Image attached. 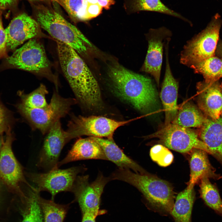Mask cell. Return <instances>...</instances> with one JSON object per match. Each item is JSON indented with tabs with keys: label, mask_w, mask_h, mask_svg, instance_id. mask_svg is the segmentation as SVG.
<instances>
[{
	"label": "cell",
	"mask_w": 222,
	"mask_h": 222,
	"mask_svg": "<svg viewBox=\"0 0 222 222\" xmlns=\"http://www.w3.org/2000/svg\"><path fill=\"white\" fill-rule=\"evenodd\" d=\"M7 67H14L48 76L45 72L50 66L44 47L35 38L30 39L6 60Z\"/></svg>",
	"instance_id": "8fae6325"
},
{
	"label": "cell",
	"mask_w": 222,
	"mask_h": 222,
	"mask_svg": "<svg viewBox=\"0 0 222 222\" xmlns=\"http://www.w3.org/2000/svg\"><path fill=\"white\" fill-rule=\"evenodd\" d=\"M2 145V141L1 142V141L0 140V151H1V146Z\"/></svg>",
	"instance_id": "f35d334b"
},
{
	"label": "cell",
	"mask_w": 222,
	"mask_h": 222,
	"mask_svg": "<svg viewBox=\"0 0 222 222\" xmlns=\"http://www.w3.org/2000/svg\"><path fill=\"white\" fill-rule=\"evenodd\" d=\"M48 91L43 84H41L36 89L28 94L22 92L19 93L21 102L19 104L22 106L28 109L41 108L48 105L46 98Z\"/></svg>",
	"instance_id": "f1b7e54d"
},
{
	"label": "cell",
	"mask_w": 222,
	"mask_h": 222,
	"mask_svg": "<svg viewBox=\"0 0 222 222\" xmlns=\"http://www.w3.org/2000/svg\"><path fill=\"white\" fill-rule=\"evenodd\" d=\"M0 181H1V179H0Z\"/></svg>",
	"instance_id": "60d3db41"
},
{
	"label": "cell",
	"mask_w": 222,
	"mask_h": 222,
	"mask_svg": "<svg viewBox=\"0 0 222 222\" xmlns=\"http://www.w3.org/2000/svg\"><path fill=\"white\" fill-rule=\"evenodd\" d=\"M2 11H0V59L7 58L6 37L2 20Z\"/></svg>",
	"instance_id": "d6a6232c"
},
{
	"label": "cell",
	"mask_w": 222,
	"mask_h": 222,
	"mask_svg": "<svg viewBox=\"0 0 222 222\" xmlns=\"http://www.w3.org/2000/svg\"><path fill=\"white\" fill-rule=\"evenodd\" d=\"M131 9L134 12L147 11L165 14L179 18L190 24L191 23L189 20L169 8L160 0H132Z\"/></svg>",
	"instance_id": "83f0119b"
},
{
	"label": "cell",
	"mask_w": 222,
	"mask_h": 222,
	"mask_svg": "<svg viewBox=\"0 0 222 222\" xmlns=\"http://www.w3.org/2000/svg\"><path fill=\"white\" fill-rule=\"evenodd\" d=\"M0 11H2H2L0 9Z\"/></svg>",
	"instance_id": "ab89813d"
},
{
	"label": "cell",
	"mask_w": 222,
	"mask_h": 222,
	"mask_svg": "<svg viewBox=\"0 0 222 222\" xmlns=\"http://www.w3.org/2000/svg\"><path fill=\"white\" fill-rule=\"evenodd\" d=\"M70 116L66 130L70 140L84 135L113 140L114 133L118 128L134 120L118 121L102 116L85 117L73 113Z\"/></svg>",
	"instance_id": "52a82bcc"
},
{
	"label": "cell",
	"mask_w": 222,
	"mask_h": 222,
	"mask_svg": "<svg viewBox=\"0 0 222 222\" xmlns=\"http://www.w3.org/2000/svg\"><path fill=\"white\" fill-rule=\"evenodd\" d=\"M34 6L35 20L56 40L70 46L79 53L86 51L87 45L92 46L78 29L59 13L43 5Z\"/></svg>",
	"instance_id": "277c9868"
},
{
	"label": "cell",
	"mask_w": 222,
	"mask_h": 222,
	"mask_svg": "<svg viewBox=\"0 0 222 222\" xmlns=\"http://www.w3.org/2000/svg\"><path fill=\"white\" fill-rule=\"evenodd\" d=\"M77 102L74 98L62 97L56 89L53 91L50 103L46 107L28 109L19 104L18 108L32 130H38L45 135L56 122L69 113L72 106Z\"/></svg>",
	"instance_id": "5b68a950"
},
{
	"label": "cell",
	"mask_w": 222,
	"mask_h": 222,
	"mask_svg": "<svg viewBox=\"0 0 222 222\" xmlns=\"http://www.w3.org/2000/svg\"><path fill=\"white\" fill-rule=\"evenodd\" d=\"M4 141L2 140L0 153V178L10 191L20 196L21 199L26 197L22 191L20 185L23 183L32 187L26 181L23 168L15 158L12 149L13 138L10 129L6 132Z\"/></svg>",
	"instance_id": "7c38bea8"
},
{
	"label": "cell",
	"mask_w": 222,
	"mask_h": 222,
	"mask_svg": "<svg viewBox=\"0 0 222 222\" xmlns=\"http://www.w3.org/2000/svg\"><path fill=\"white\" fill-rule=\"evenodd\" d=\"M46 134L37 166L48 171L58 167L61 151L70 140L60 120L54 123Z\"/></svg>",
	"instance_id": "4fadbf2b"
},
{
	"label": "cell",
	"mask_w": 222,
	"mask_h": 222,
	"mask_svg": "<svg viewBox=\"0 0 222 222\" xmlns=\"http://www.w3.org/2000/svg\"><path fill=\"white\" fill-rule=\"evenodd\" d=\"M86 170L84 166L65 169L56 167L46 173H29L27 175L36 185V188L39 192L47 191L51 195V199L54 200L55 196L59 193L72 192L77 175Z\"/></svg>",
	"instance_id": "9c48e42d"
},
{
	"label": "cell",
	"mask_w": 222,
	"mask_h": 222,
	"mask_svg": "<svg viewBox=\"0 0 222 222\" xmlns=\"http://www.w3.org/2000/svg\"><path fill=\"white\" fill-rule=\"evenodd\" d=\"M82 218L81 222H96V219L97 216L96 214L90 212H81Z\"/></svg>",
	"instance_id": "e575fe53"
},
{
	"label": "cell",
	"mask_w": 222,
	"mask_h": 222,
	"mask_svg": "<svg viewBox=\"0 0 222 222\" xmlns=\"http://www.w3.org/2000/svg\"><path fill=\"white\" fill-rule=\"evenodd\" d=\"M172 35L164 27L150 29L147 35L148 49L141 71L150 74L159 85L162 61L163 48L166 39Z\"/></svg>",
	"instance_id": "5bb4252c"
},
{
	"label": "cell",
	"mask_w": 222,
	"mask_h": 222,
	"mask_svg": "<svg viewBox=\"0 0 222 222\" xmlns=\"http://www.w3.org/2000/svg\"><path fill=\"white\" fill-rule=\"evenodd\" d=\"M167 148L160 144L154 146L150 149L151 158L160 166H168L173 160V154Z\"/></svg>",
	"instance_id": "f546056e"
},
{
	"label": "cell",
	"mask_w": 222,
	"mask_h": 222,
	"mask_svg": "<svg viewBox=\"0 0 222 222\" xmlns=\"http://www.w3.org/2000/svg\"><path fill=\"white\" fill-rule=\"evenodd\" d=\"M37 199L41 208L44 222H63L69 208V204H56L52 200L41 197L38 193Z\"/></svg>",
	"instance_id": "484cf974"
},
{
	"label": "cell",
	"mask_w": 222,
	"mask_h": 222,
	"mask_svg": "<svg viewBox=\"0 0 222 222\" xmlns=\"http://www.w3.org/2000/svg\"><path fill=\"white\" fill-rule=\"evenodd\" d=\"M169 42L165 44L166 68L160 97L165 112V125L171 123L177 113V105L178 82L171 72L168 59Z\"/></svg>",
	"instance_id": "e0dca14e"
},
{
	"label": "cell",
	"mask_w": 222,
	"mask_h": 222,
	"mask_svg": "<svg viewBox=\"0 0 222 222\" xmlns=\"http://www.w3.org/2000/svg\"><path fill=\"white\" fill-rule=\"evenodd\" d=\"M40 193L36 188H30L27 196L22 203V222H44L43 213L37 199Z\"/></svg>",
	"instance_id": "cb8c5ba5"
},
{
	"label": "cell",
	"mask_w": 222,
	"mask_h": 222,
	"mask_svg": "<svg viewBox=\"0 0 222 222\" xmlns=\"http://www.w3.org/2000/svg\"><path fill=\"white\" fill-rule=\"evenodd\" d=\"M18 0H0V9L3 10H12L17 5Z\"/></svg>",
	"instance_id": "836d02e7"
},
{
	"label": "cell",
	"mask_w": 222,
	"mask_h": 222,
	"mask_svg": "<svg viewBox=\"0 0 222 222\" xmlns=\"http://www.w3.org/2000/svg\"><path fill=\"white\" fill-rule=\"evenodd\" d=\"M156 138L166 147L183 153H190L194 149H201L210 154L205 144L199 138L197 131L172 123L164 124L155 132L145 137Z\"/></svg>",
	"instance_id": "ba28073f"
},
{
	"label": "cell",
	"mask_w": 222,
	"mask_h": 222,
	"mask_svg": "<svg viewBox=\"0 0 222 222\" xmlns=\"http://www.w3.org/2000/svg\"><path fill=\"white\" fill-rule=\"evenodd\" d=\"M5 30L7 47L12 50L27 40L43 35L36 21L25 13L14 18Z\"/></svg>",
	"instance_id": "2e32d148"
},
{
	"label": "cell",
	"mask_w": 222,
	"mask_h": 222,
	"mask_svg": "<svg viewBox=\"0 0 222 222\" xmlns=\"http://www.w3.org/2000/svg\"><path fill=\"white\" fill-rule=\"evenodd\" d=\"M90 137L101 146L108 160L115 164L118 168L129 169L141 174H149L135 161L126 155L113 140Z\"/></svg>",
	"instance_id": "44dd1931"
},
{
	"label": "cell",
	"mask_w": 222,
	"mask_h": 222,
	"mask_svg": "<svg viewBox=\"0 0 222 222\" xmlns=\"http://www.w3.org/2000/svg\"><path fill=\"white\" fill-rule=\"evenodd\" d=\"M215 54L222 60V41H219L216 51Z\"/></svg>",
	"instance_id": "8d00e7d4"
},
{
	"label": "cell",
	"mask_w": 222,
	"mask_h": 222,
	"mask_svg": "<svg viewBox=\"0 0 222 222\" xmlns=\"http://www.w3.org/2000/svg\"><path fill=\"white\" fill-rule=\"evenodd\" d=\"M109 74L116 94L137 110L147 113L157 104L156 91L149 78L119 65L111 67Z\"/></svg>",
	"instance_id": "7a4b0ae2"
},
{
	"label": "cell",
	"mask_w": 222,
	"mask_h": 222,
	"mask_svg": "<svg viewBox=\"0 0 222 222\" xmlns=\"http://www.w3.org/2000/svg\"><path fill=\"white\" fill-rule=\"evenodd\" d=\"M195 73L202 75L206 81L219 80L222 77V60L215 56L190 67Z\"/></svg>",
	"instance_id": "d4e9b609"
},
{
	"label": "cell",
	"mask_w": 222,
	"mask_h": 222,
	"mask_svg": "<svg viewBox=\"0 0 222 222\" xmlns=\"http://www.w3.org/2000/svg\"><path fill=\"white\" fill-rule=\"evenodd\" d=\"M206 117L198 108L187 102L179 108L176 115L171 123L185 128H199Z\"/></svg>",
	"instance_id": "603a6c76"
},
{
	"label": "cell",
	"mask_w": 222,
	"mask_h": 222,
	"mask_svg": "<svg viewBox=\"0 0 222 222\" xmlns=\"http://www.w3.org/2000/svg\"><path fill=\"white\" fill-rule=\"evenodd\" d=\"M198 108L207 117H222V83L219 80L198 82L196 84Z\"/></svg>",
	"instance_id": "9a60e30c"
},
{
	"label": "cell",
	"mask_w": 222,
	"mask_h": 222,
	"mask_svg": "<svg viewBox=\"0 0 222 222\" xmlns=\"http://www.w3.org/2000/svg\"><path fill=\"white\" fill-rule=\"evenodd\" d=\"M10 118L7 110L0 103V135L10 128Z\"/></svg>",
	"instance_id": "1f68e13d"
},
{
	"label": "cell",
	"mask_w": 222,
	"mask_h": 222,
	"mask_svg": "<svg viewBox=\"0 0 222 222\" xmlns=\"http://www.w3.org/2000/svg\"><path fill=\"white\" fill-rule=\"evenodd\" d=\"M222 23L216 14L204 30L187 42L181 52L180 62L190 67L215 56Z\"/></svg>",
	"instance_id": "8992f818"
},
{
	"label": "cell",
	"mask_w": 222,
	"mask_h": 222,
	"mask_svg": "<svg viewBox=\"0 0 222 222\" xmlns=\"http://www.w3.org/2000/svg\"><path fill=\"white\" fill-rule=\"evenodd\" d=\"M200 181L201 197L208 207L222 216V200L217 188L207 177L203 178Z\"/></svg>",
	"instance_id": "4316f807"
},
{
	"label": "cell",
	"mask_w": 222,
	"mask_h": 222,
	"mask_svg": "<svg viewBox=\"0 0 222 222\" xmlns=\"http://www.w3.org/2000/svg\"><path fill=\"white\" fill-rule=\"evenodd\" d=\"M60 4L75 22L78 21V17L81 10L84 0H52Z\"/></svg>",
	"instance_id": "4dcf8cb0"
},
{
	"label": "cell",
	"mask_w": 222,
	"mask_h": 222,
	"mask_svg": "<svg viewBox=\"0 0 222 222\" xmlns=\"http://www.w3.org/2000/svg\"><path fill=\"white\" fill-rule=\"evenodd\" d=\"M108 160L100 145L90 137L78 139L57 167L71 162L87 159Z\"/></svg>",
	"instance_id": "d6986e66"
},
{
	"label": "cell",
	"mask_w": 222,
	"mask_h": 222,
	"mask_svg": "<svg viewBox=\"0 0 222 222\" xmlns=\"http://www.w3.org/2000/svg\"><path fill=\"white\" fill-rule=\"evenodd\" d=\"M30 2H33V1H43L45 0H28Z\"/></svg>",
	"instance_id": "74e56055"
},
{
	"label": "cell",
	"mask_w": 222,
	"mask_h": 222,
	"mask_svg": "<svg viewBox=\"0 0 222 222\" xmlns=\"http://www.w3.org/2000/svg\"><path fill=\"white\" fill-rule=\"evenodd\" d=\"M97 3L102 8L106 10L109 9L110 6L115 3L114 0H97Z\"/></svg>",
	"instance_id": "d590c367"
},
{
	"label": "cell",
	"mask_w": 222,
	"mask_h": 222,
	"mask_svg": "<svg viewBox=\"0 0 222 222\" xmlns=\"http://www.w3.org/2000/svg\"><path fill=\"white\" fill-rule=\"evenodd\" d=\"M190 179L187 184L195 186L204 177L218 180L222 178L216 173V170L211 164L208 154L201 149H194L190 153Z\"/></svg>",
	"instance_id": "ffe728a7"
},
{
	"label": "cell",
	"mask_w": 222,
	"mask_h": 222,
	"mask_svg": "<svg viewBox=\"0 0 222 222\" xmlns=\"http://www.w3.org/2000/svg\"><path fill=\"white\" fill-rule=\"evenodd\" d=\"M56 41L61 67L77 102L90 109H101L102 101L100 88L87 65L72 47Z\"/></svg>",
	"instance_id": "6da1fadb"
},
{
	"label": "cell",
	"mask_w": 222,
	"mask_h": 222,
	"mask_svg": "<svg viewBox=\"0 0 222 222\" xmlns=\"http://www.w3.org/2000/svg\"><path fill=\"white\" fill-rule=\"evenodd\" d=\"M194 186L187 184L177 195L171 214L175 222H191V215L195 199Z\"/></svg>",
	"instance_id": "7402d4cb"
},
{
	"label": "cell",
	"mask_w": 222,
	"mask_h": 222,
	"mask_svg": "<svg viewBox=\"0 0 222 222\" xmlns=\"http://www.w3.org/2000/svg\"><path fill=\"white\" fill-rule=\"evenodd\" d=\"M199 129V138L222 166V117L215 120L206 117Z\"/></svg>",
	"instance_id": "ac0fdd59"
},
{
	"label": "cell",
	"mask_w": 222,
	"mask_h": 222,
	"mask_svg": "<svg viewBox=\"0 0 222 222\" xmlns=\"http://www.w3.org/2000/svg\"><path fill=\"white\" fill-rule=\"evenodd\" d=\"M110 176L112 180L125 182L137 189L156 211L171 214L174 204V193L171 186L166 181L149 174H141L119 168Z\"/></svg>",
	"instance_id": "3957f363"
},
{
	"label": "cell",
	"mask_w": 222,
	"mask_h": 222,
	"mask_svg": "<svg viewBox=\"0 0 222 222\" xmlns=\"http://www.w3.org/2000/svg\"><path fill=\"white\" fill-rule=\"evenodd\" d=\"M89 178L88 175L77 177L71 192L74 195V201L78 203L81 212L103 214L104 211L99 209L101 196L105 185L112 179L101 172L93 182H90Z\"/></svg>",
	"instance_id": "30bf717a"
}]
</instances>
